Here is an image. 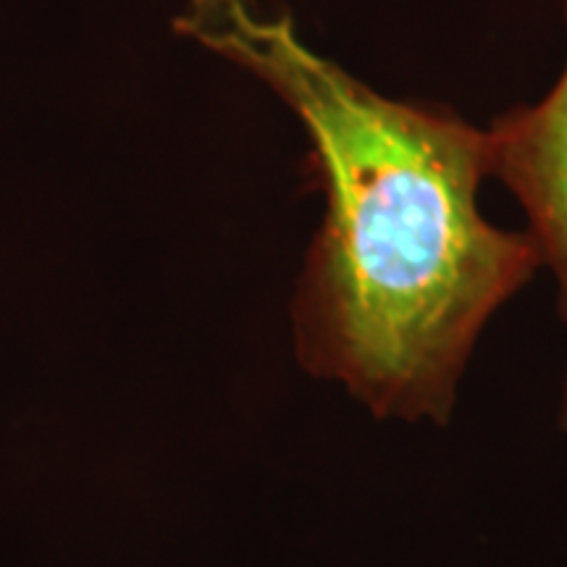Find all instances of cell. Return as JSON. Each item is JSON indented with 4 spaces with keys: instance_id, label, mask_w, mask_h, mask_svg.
Returning <instances> with one entry per match:
<instances>
[{
    "instance_id": "6da1fadb",
    "label": "cell",
    "mask_w": 567,
    "mask_h": 567,
    "mask_svg": "<svg viewBox=\"0 0 567 567\" xmlns=\"http://www.w3.org/2000/svg\"><path fill=\"white\" fill-rule=\"evenodd\" d=\"M172 27L308 134L323 218L292 300L300 363L373 415L446 423L478 337L542 266L528 231L481 210L488 130L373 90L260 0H184Z\"/></svg>"
},
{
    "instance_id": "7a4b0ae2",
    "label": "cell",
    "mask_w": 567,
    "mask_h": 567,
    "mask_svg": "<svg viewBox=\"0 0 567 567\" xmlns=\"http://www.w3.org/2000/svg\"><path fill=\"white\" fill-rule=\"evenodd\" d=\"M492 176L520 203L542 264L555 274L567 321V63L542 101L488 126ZM559 421L567 429V379Z\"/></svg>"
},
{
    "instance_id": "3957f363",
    "label": "cell",
    "mask_w": 567,
    "mask_h": 567,
    "mask_svg": "<svg viewBox=\"0 0 567 567\" xmlns=\"http://www.w3.org/2000/svg\"><path fill=\"white\" fill-rule=\"evenodd\" d=\"M563 6H565V13H567V0H563Z\"/></svg>"
}]
</instances>
